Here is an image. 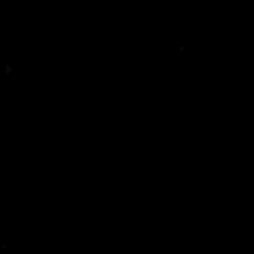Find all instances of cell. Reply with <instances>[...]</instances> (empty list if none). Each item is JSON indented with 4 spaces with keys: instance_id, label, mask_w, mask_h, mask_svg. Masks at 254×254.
Listing matches in <instances>:
<instances>
[]
</instances>
